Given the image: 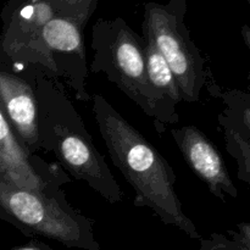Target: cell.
<instances>
[{"mask_svg":"<svg viewBox=\"0 0 250 250\" xmlns=\"http://www.w3.org/2000/svg\"><path fill=\"white\" fill-rule=\"evenodd\" d=\"M99 0H9L2 10L0 51L14 65L32 67L89 102L85 26Z\"/></svg>","mask_w":250,"mask_h":250,"instance_id":"cell-1","label":"cell"},{"mask_svg":"<svg viewBox=\"0 0 250 250\" xmlns=\"http://www.w3.org/2000/svg\"><path fill=\"white\" fill-rule=\"evenodd\" d=\"M95 124L115 167L134 190V205L150 209L164 224L198 238L195 225L176 192V175L158 149L105 97H92Z\"/></svg>","mask_w":250,"mask_h":250,"instance_id":"cell-2","label":"cell"},{"mask_svg":"<svg viewBox=\"0 0 250 250\" xmlns=\"http://www.w3.org/2000/svg\"><path fill=\"white\" fill-rule=\"evenodd\" d=\"M41 149L50 151L61 167L83 181L109 204L124 200V192L102 155L62 83L36 70Z\"/></svg>","mask_w":250,"mask_h":250,"instance_id":"cell-3","label":"cell"},{"mask_svg":"<svg viewBox=\"0 0 250 250\" xmlns=\"http://www.w3.org/2000/svg\"><path fill=\"white\" fill-rule=\"evenodd\" d=\"M89 70L104 73L153 121L163 136L170 126H177V105L164 97L149 81L146 60V41L122 17L99 19L92 27Z\"/></svg>","mask_w":250,"mask_h":250,"instance_id":"cell-4","label":"cell"},{"mask_svg":"<svg viewBox=\"0 0 250 250\" xmlns=\"http://www.w3.org/2000/svg\"><path fill=\"white\" fill-rule=\"evenodd\" d=\"M186 12L187 0H168L165 4L146 2L142 32L170 66L182 102L193 104L200 100L210 73L186 24Z\"/></svg>","mask_w":250,"mask_h":250,"instance_id":"cell-5","label":"cell"},{"mask_svg":"<svg viewBox=\"0 0 250 250\" xmlns=\"http://www.w3.org/2000/svg\"><path fill=\"white\" fill-rule=\"evenodd\" d=\"M0 210L27 232L67 246L94 244L93 221L68 204L65 193L34 192L0 178Z\"/></svg>","mask_w":250,"mask_h":250,"instance_id":"cell-6","label":"cell"},{"mask_svg":"<svg viewBox=\"0 0 250 250\" xmlns=\"http://www.w3.org/2000/svg\"><path fill=\"white\" fill-rule=\"evenodd\" d=\"M22 67L24 75H21L20 68L12 63L10 68L0 67V111L29 155L38 156L41 143L36 70Z\"/></svg>","mask_w":250,"mask_h":250,"instance_id":"cell-7","label":"cell"},{"mask_svg":"<svg viewBox=\"0 0 250 250\" xmlns=\"http://www.w3.org/2000/svg\"><path fill=\"white\" fill-rule=\"evenodd\" d=\"M0 178L21 188L51 195L63 194L60 186L70 182V177L62 172L60 166L49 165L39 156L29 155L1 111Z\"/></svg>","mask_w":250,"mask_h":250,"instance_id":"cell-8","label":"cell"},{"mask_svg":"<svg viewBox=\"0 0 250 250\" xmlns=\"http://www.w3.org/2000/svg\"><path fill=\"white\" fill-rule=\"evenodd\" d=\"M171 136L188 167L207 185L212 195L222 202L226 200V197L236 198L238 195L221 154L204 132L188 125L173 127Z\"/></svg>","mask_w":250,"mask_h":250,"instance_id":"cell-9","label":"cell"},{"mask_svg":"<svg viewBox=\"0 0 250 250\" xmlns=\"http://www.w3.org/2000/svg\"><path fill=\"white\" fill-rule=\"evenodd\" d=\"M144 41H146V60L149 81L164 97L170 99L176 105L180 104L182 102V95L170 66L158 48L149 39L144 38Z\"/></svg>","mask_w":250,"mask_h":250,"instance_id":"cell-10","label":"cell"},{"mask_svg":"<svg viewBox=\"0 0 250 250\" xmlns=\"http://www.w3.org/2000/svg\"><path fill=\"white\" fill-rule=\"evenodd\" d=\"M236 246L241 250H250V224L238 225V232L234 233Z\"/></svg>","mask_w":250,"mask_h":250,"instance_id":"cell-11","label":"cell"},{"mask_svg":"<svg viewBox=\"0 0 250 250\" xmlns=\"http://www.w3.org/2000/svg\"><path fill=\"white\" fill-rule=\"evenodd\" d=\"M250 6V0H247ZM241 33H242V38H243L244 43H246L247 48L249 49L250 51V26L249 24H244L241 29Z\"/></svg>","mask_w":250,"mask_h":250,"instance_id":"cell-12","label":"cell"},{"mask_svg":"<svg viewBox=\"0 0 250 250\" xmlns=\"http://www.w3.org/2000/svg\"><path fill=\"white\" fill-rule=\"evenodd\" d=\"M16 250H43V249L39 248L38 246H29V247H26V248H21V249H16Z\"/></svg>","mask_w":250,"mask_h":250,"instance_id":"cell-13","label":"cell"},{"mask_svg":"<svg viewBox=\"0 0 250 250\" xmlns=\"http://www.w3.org/2000/svg\"><path fill=\"white\" fill-rule=\"evenodd\" d=\"M249 83H250V75H249Z\"/></svg>","mask_w":250,"mask_h":250,"instance_id":"cell-14","label":"cell"}]
</instances>
